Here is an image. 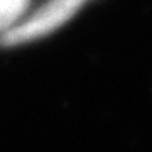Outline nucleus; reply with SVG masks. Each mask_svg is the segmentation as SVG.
Returning a JSON list of instances; mask_svg holds the SVG:
<instances>
[{
	"label": "nucleus",
	"instance_id": "f257e3e1",
	"mask_svg": "<svg viewBox=\"0 0 152 152\" xmlns=\"http://www.w3.org/2000/svg\"><path fill=\"white\" fill-rule=\"evenodd\" d=\"M86 2L85 0H48L31 14H24L20 20L0 36L2 46H17L49 36L64 26Z\"/></svg>",
	"mask_w": 152,
	"mask_h": 152
},
{
	"label": "nucleus",
	"instance_id": "7ed1b4c3",
	"mask_svg": "<svg viewBox=\"0 0 152 152\" xmlns=\"http://www.w3.org/2000/svg\"><path fill=\"white\" fill-rule=\"evenodd\" d=\"M85 2H88V0H85Z\"/></svg>",
	"mask_w": 152,
	"mask_h": 152
},
{
	"label": "nucleus",
	"instance_id": "f03ea898",
	"mask_svg": "<svg viewBox=\"0 0 152 152\" xmlns=\"http://www.w3.org/2000/svg\"><path fill=\"white\" fill-rule=\"evenodd\" d=\"M29 5L31 0H0V36L20 20Z\"/></svg>",
	"mask_w": 152,
	"mask_h": 152
}]
</instances>
